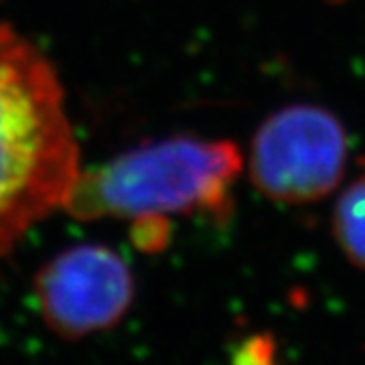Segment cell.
Wrapping results in <instances>:
<instances>
[{"mask_svg":"<svg viewBox=\"0 0 365 365\" xmlns=\"http://www.w3.org/2000/svg\"><path fill=\"white\" fill-rule=\"evenodd\" d=\"M79 173V143L57 69L0 21V258L63 209Z\"/></svg>","mask_w":365,"mask_h":365,"instance_id":"6da1fadb","label":"cell"},{"mask_svg":"<svg viewBox=\"0 0 365 365\" xmlns=\"http://www.w3.org/2000/svg\"><path fill=\"white\" fill-rule=\"evenodd\" d=\"M242 170L244 155L232 140L169 136L81 169L61 211L79 222L114 217L170 225V217H203L225 223Z\"/></svg>","mask_w":365,"mask_h":365,"instance_id":"7a4b0ae2","label":"cell"},{"mask_svg":"<svg viewBox=\"0 0 365 365\" xmlns=\"http://www.w3.org/2000/svg\"><path fill=\"white\" fill-rule=\"evenodd\" d=\"M349 138L323 106L288 104L258 126L248 150V173L262 195L284 205H309L343 181Z\"/></svg>","mask_w":365,"mask_h":365,"instance_id":"3957f363","label":"cell"},{"mask_svg":"<svg viewBox=\"0 0 365 365\" xmlns=\"http://www.w3.org/2000/svg\"><path fill=\"white\" fill-rule=\"evenodd\" d=\"M35 300L45 325L61 339H81L118 325L134 300V276L104 244H78L35 274Z\"/></svg>","mask_w":365,"mask_h":365,"instance_id":"277c9868","label":"cell"},{"mask_svg":"<svg viewBox=\"0 0 365 365\" xmlns=\"http://www.w3.org/2000/svg\"><path fill=\"white\" fill-rule=\"evenodd\" d=\"M331 227L343 256L359 270H365V173L339 193Z\"/></svg>","mask_w":365,"mask_h":365,"instance_id":"5b68a950","label":"cell"},{"mask_svg":"<svg viewBox=\"0 0 365 365\" xmlns=\"http://www.w3.org/2000/svg\"><path fill=\"white\" fill-rule=\"evenodd\" d=\"M232 365H282L278 343L270 333H252L234 347Z\"/></svg>","mask_w":365,"mask_h":365,"instance_id":"8992f818","label":"cell"}]
</instances>
